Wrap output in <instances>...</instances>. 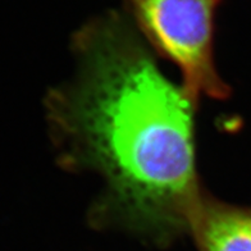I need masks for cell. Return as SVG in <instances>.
Returning a JSON list of instances; mask_svg holds the SVG:
<instances>
[{"label": "cell", "mask_w": 251, "mask_h": 251, "mask_svg": "<svg viewBox=\"0 0 251 251\" xmlns=\"http://www.w3.org/2000/svg\"><path fill=\"white\" fill-rule=\"evenodd\" d=\"M77 71L45 100L58 162L105 183L90 218L164 248L190 235L204 198L195 160L196 100L159 68L119 14L73 39Z\"/></svg>", "instance_id": "1"}, {"label": "cell", "mask_w": 251, "mask_h": 251, "mask_svg": "<svg viewBox=\"0 0 251 251\" xmlns=\"http://www.w3.org/2000/svg\"><path fill=\"white\" fill-rule=\"evenodd\" d=\"M219 0H127L151 49L175 63L182 86L198 101L225 100L231 90L214 59V18Z\"/></svg>", "instance_id": "2"}, {"label": "cell", "mask_w": 251, "mask_h": 251, "mask_svg": "<svg viewBox=\"0 0 251 251\" xmlns=\"http://www.w3.org/2000/svg\"><path fill=\"white\" fill-rule=\"evenodd\" d=\"M190 235L199 251H251V206L204 195L191 221Z\"/></svg>", "instance_id": "3"}]
</instances>
